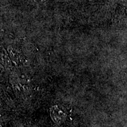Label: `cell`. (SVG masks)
Returning a JSON list of instances; mask_svg holds the SVG:
<instances>
[{"mask_svg": "<svg viewBox=\"0 0 127 127\" xmlns=\"http://www.w3.org/2000/svg\"><path fill=\"white\" fill-rule=\"evenodd\" d=\"M51 115L53 118L54 121L57 123H61L63 122L66 117L64 111L57 106L53 107L51 109Z\"/></svg>", "mask_w": 127, "mask_h": 127, "instance_id": "1", "label": "cell"}]
</instances>
